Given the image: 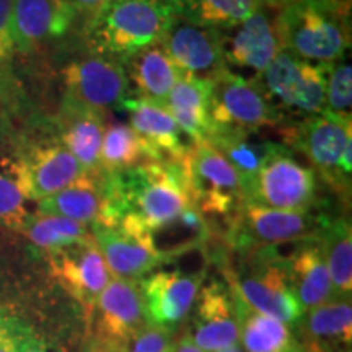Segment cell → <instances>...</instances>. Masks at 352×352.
Returning a JSON list of instances; mask_svg holds the SVG:
<instances>
[{
    "label": "cell",
    "instance_id": "6da1fadb",
    "mask_svg": "<svg viewBox=\"0 0 352 352\" xmlns=\"http://www.w3.org/2000/svg\"><path fill=\"white\" fill-rule=\"evenodd\" d=\"M107 208L96 226H124L152 232L192 206L183 166L144 162L120 173L104 175Z\"/></svg>",
    "mask_w": 352,
    "mask_h": 352
},
{
    "label": "cell",
    "instance_id": "7a4b0ae2",
    "mask_svg": "<svg viewBox=\"0 0 352 352\" xmlns=\"http://www.w3.org/2000/svg\"><path fill=\"white\" fill-rule=\"evenodd\" d=\"M175 19L170 0H108L85 23L87 43L94 54L121 63L164 41Z\"/></svg>",
    "mask_w": 352,
    "mask_h": 352
},
{
    "label": "cell",
    "instance_id": "3957f363",
    "mask_svg": "<svg viewBox=\"0 0 352 352\" xmlns=\"http://www.w3.org/2000/svg\"><path fill=\"white\" fill-rule=\"evenodd\" d=\"M274 12L280 46L289 54L329 67L349 51L351 16L329 0H308Z\"/></svg>",
    "mask_w": 352,
    "mask_h": 352
},
{
    "label": "cell",
    "instance_id": "277c9868",
    "mask_svg": "<svg viewBox=\"0 0 352 352\" xmlns=\"http://www.w3.org/2000/svg\"><path fill=\"white\" fill-rule=\"evenodd\" d=\"M331 217L311 210H277L243 202L228 222L227 240L240 253L320 240Z\"/></svg>",
    "mask_w": 352,
    "mask_h": 352
},
{
    "label": "cell",
    "instance_id": "5b68a950",
    "mask_svg": "<svg viewBox=\"0 0 352 352\" xmlns=\"http://www.w3.org/2000/svg\"><path fill=\"white\" fill-rule=\"evenodd\" d=\"M241 254L246 258L239 267L223 270L233 296L258 314L271 316L290 329L296 328L303 310L290 290L283 263L261 250Z\"/></svg>",
    "mask_w": 352,
    "mask_h": 352
},
{
    "label": "cell",
    "instance_id": "8992f818",
    "mask_svg": "<svg viewBox=\"0 0 352 352\" xmlns=\"http://www.w3.org/2000/svg\"><path fill=\"white\" fill-rule=\"evenodd\" d=\"M192 206L208 217H222L230 222L245 202V186L230 162L208 140L195 142L183 160Z\"/></svg>",
    "mask_w": 352,
    "mask_h": 352
},
{
    "label": "cell",
    "instance_id": "52a82bcc",
    "mask_svg": "<svg viewBox=\"0 0 352 352\" xmlns=\"http://www.w3.org/2000/svg\"><path fill=\"white\" fill-rule=\"evenodd\" d=\"M329 67L280 51L258 83L280 120L289 114L302 121L324 113Z\"/></svg>",
    "mask_w": 352,
    "mask_h": 352
},
{
    "label": "cell",
    "instance_id": "ba28073f",
    "mask_svg": "<svg viewBox=\"0 0 352 352\" xmlns=\"http://www.w3.org/2000/svg\"><path fill=\"white\" fill-rule=\"evenodd\" d=\"M287 142L303 152L310 168L334 189L349 192L352 157V121L331 114H318L285 132Z\"/></svg>",
    "mask_w": 352,
    "mask_h": 352
},
{
    "label": "cell",
    "instance_id": "9c48e42d",
    "mask_svg": "<svg viewBox=\"0 0 352 352\" xmlns=\"http://www.w3.org/2000/svg\"><path fill=\"white\" fill-rule=\"evenodd\" d=\"M245 201L277 210H311L316 201V173L280 144L258 173L245 184Z\"/></svg>",
    "mask_w": 352,
    "mask_h": 352
},
{
    "label": "cell",
    "instance_id": "30bf717a",
    "mask_svg": "<svg viewBox=\"0 0 352 352\" xmlns=\"http://www.w3.org/2000/svg\"><path fill=\"white\" fill-rule=\"evenodd\" d=\"M209 121L210 135L212 132L258 134L283 120L258 82L246 80L226 70L210 87Z\"/></svg>",
    "mask_w": 352,
    "mask_h": 352
},
{
    "label": "cell",
    "instance_id": "8fae6325",
    "mask_svg": "<svg viewBox=\"0 0 352 352\" xmlns=\"http://www.w3.org/2000/svg\"><path fill=\"white\" fill-rule=\"evenodd\" d=\"M129 82L120 60L94 54L64 69L63 111L90 113L104 118L127 98Z\"/></svg>",
    "mask_w": 352,
    "mask_h": 352
},
{
    "label": "cell",
    "instance_id": "7c38bea8",
    "mask_svg": "<svg viewBox=\"0 0 352 352\" xmlns=\"http://www.w3.org/2000/svg\"><path fill=\"white\" fill-rule=\"evenodd\" d=\"M220 39L226 69L252 82H259L283 51L276 15H271V8L264 6L240 25L220 30Z\"/></svg>",
    "mask_w": 352,
    "mask_h": 352
},
{
    "label": "cell",
    "instance_id": "4fadbf2b",
    "mask_svg": "<svg viewBox=\"0 0 352 352\" xmlns=\"http://www.w3.org/2000/svg\"><path fill=\"white\" fill-rule=\"evenodd\" d=\"M162 46L179 76L212 83L226 72L220 30L176 16Z\"/></svg>",
    "mask_w": 352,
    "mask_h": 352
},
{
    "label": "cell",
    "instance_id": "5bb4252c",
    "mask_svg": "<svg viewBox=\"0 0 352 352\" xmlns=\"http://www.w3.org/2000/svg\"><path fill=\"white\" fill-rule=\"evenodd\" d=\"M204 271H155L139 284L147 321L175 329L186 320L199 294Z\"/></svg>",
    "mask_w": 352,
    "mask_h": 352
},
{
    "label": "cell",
    "instance_id": "9a60e30c",
    "mask_svg": "<svg viewBox=\"0 0 352 352\" xmlns=\"http://www.w3.org/2000/svg\"><path fill=\"white\" fill-rule=\"evenodd\" d=\"M52 276L67 290L87 315L94 314L95 302L109 283V271L94 236L46 254Z\"/></svg>",
    "mask_w": 352,
    "mask_h": 352
},
{
    "label": "cell",
    "instance_id": "2e32d148",
    "mask_svg": "<svg viewBox=\"0 0 352 352\" xmlns=\"http://www.w3.org/2000/svg\"><path fill=\"white\" fill-rule=\"evenodd\" d=\"M188 338L204 352H219L239 344L235 303L227 284L210 280L197 294Z\"/></svg>",
    "mask_w": 352,
    "mask_h": 352
},
{
    "label": "cell",
    "instance_id": "e0dca14e",
    "mask_svg": "<svg viewBox=\"0 0 352 352\" xmlns=\"http://www.w3.org/2000/svg\"><path fill=\"white\" fill-rule=\"evenodd\" d=\"M21 189L28 201H41L63 191L85 170L60 142L36 145L15 160Z\"/></svg>",
    "mask_w": 352,
    "mask_h": 352
},
{
    "label": "cell",
    "instance_id": "ac0fdd59",
    "mask_svg": "<svg viewBox=\"0 0 352 352\" xmlns=\"http://www.w3.org/2000/svg\"><path fill=\"white\" fill-rule=\"evenodd\" d=\"M118 109H122L127 114L132 131L142 139L155 160L183 164L195 142L176 124L164 104L152 103L138 96H127Z\"/></svg>",
    "mask_w": 352,
    "mask_h": 352
},
{
    "label": "cell",
    "instance_id": "d6986e66",
    "mask_svg": "<svg viewBox=\"0 0 352 352\" xmlns=\"http://www.w3.org/2000/svg\"><path fill=\"white\" fill-rule=\"evenodd\" d=\"M98 338L96 340L122 346L140 328L148 323L145 316L142 294L135 280L109 279L95 302Z\"/></svg>",
    "mask_w": 352,
    "mask_h": 352
},
{
    "label": "cell",
    "instance_id": "ffe728a7",
    "mask_svg": "<svg viewBox=\"0 0 352 352\" xmlns=\"http://www.w3.org/2000/svg\"><path fill=\"white\" fill-rule=\"evenodd\" d=\"M91 233L113 277L138 280L164 263L153 250L148 232L124 226H94Z\"/></svg>",
    "mask_w": 352,
    "mask_h": 352
},
{
    "label": "cell",
    "instance_id": "44dd1931",
    "mask_svg": "<svg viewBox=\"0 0 352 352\" xmlns=\"http://www.w3.org/2000/svg\"><path fill=\"white\" fill-rule=\"evenodd\" d=\"M74 19L76 15L65 0H13L15 50L32 52L63 38Z\"/></svg>",
    "mask_w": 352,
    "mask_h": 352
},
{
    "label": "cell",
    "instance_id": "7402d4cb",
    "mask_svg": "<svg viewBox=\"0 0 352 352\" xmlns=\"http://www.w3.org/2000/svg\"><path fill=\"white\" fill-rule=\"evenodd\" d=\"M279 261L303 311L336 298L320 240L300 241Z\"/></svg>",
    "mask_w": 352,
    "mask_h": 352
},
{
    "label": "cell",
    "instance_id": "603a6c76",
    "mask_svg": "<svg viewBox=\"0 0 352 352\" xmlns=\"http://www.w3.org/2000/svg\"><path fill=\"white\" fill-rule=\"evenodd\" d=\"M294 329L305 352H351V297H336L303 311Z\"/></svg>",
    "mask_w": 352,
    "mask_h": 352
},
{
    "label": "cell",
    "instance_id": "cb8c5ba5",
    "mask_svg": "<svg viewBox=\"0 0 352 352\" xmlns=\"http://www.w3.org/2000/svg\"><path fill=\"white\" fill-rule=\"evenodd\" d=\"M121 64L138 98L157 104H165L171 88L179 78L178 69L171 63L162 43L134 52L121 60Z\"/></svg>",
    "mask_w": 352,
    "mask_h": 352
},
{
    "label": "cell",
    "instance_id": "d4e9b609",
    "mask_svg": "<svg viewBox=\"0 0 352 352\" xmlns=\"http://www.w3.org/2000/svg\"><path fill=\"white\" fill-rule=\"evenodd\" d=\"M107 208L103 173H85L63 191L36 202V210L76 220L94 227L101 222Z\"/></svg>",
    "mask_w": 352,
    "mask_h": 352
},
{
    "label": "cell",
    "instance_id": "484cf974",
    "mask_svg": "<svg viewBox=\"0 0 352 352\" xmlns=\"http://www.w3.org/2000/svg\"><path fill=\"white\" fill-rule=\"evenodd\" d=\"M212 83L179 76L164 107L192 142L209 138V98Z\"/></svg>",
    "mask_w": 352,
    "mask_h": 352
},
{
    "label": "cell",
    "instance_id": "4316f807",
    "mask_svg": "<svg viewBox=\"0 0 352 352\" xmlns=\"http://www.w3.org/2000/svg\"><path fill=\"white\" fill-rule=\"evenodd\" d=\"M233 303L245 352H305L292 329L284 323L252 310L236 296H233Z\"/></svg>",
    "mask_w": 352,
    "mask_h": 352
},
{
    "label": "cell",
    "instance_id": "83f0119b",
    "mask_svg": "<svg viewBox=\"0 0 352 352\" xmlns=\"http://www.w3.org/2000/svg\"><path fill=\"white\" fill-rule=\"evenodd\" d=\"M103 132L104 122L101 116L90 113L63 111L60 144L72 153L85 173H101L100 151Z\"/></svg>",
    "mask_w": 352,
    "mask_h": 352
},
{
    "label": "cell",
    "instance_id": "f1b7e54d",
    "mask_svg": "<svg viewBox=\"0 0 352 352\" xmlns=\"http://www.w3.org/2000/svg\"><path fill=\"white\" fill-rule=\"evenodd\" d=\"M209 222L196 208H189L164 226L148 232L151 241L162 261L179 258L202 248L209 239Z\"/></svg>",
    "mask_w": 352,
    "mask_h": 352
},
{
    "label": "cell",
    "instance_id": "f546056e",
    "mask_svg": "<svg viewBox=\"0 0 352 352\" xmlns=\"http://www.w3.org/2000/svg\"><path fill=\"white\" fill-rule=\"evenodd\" d=\"M258 134H241V132H212L208 142L212 144L240 175L243 186L261 168L280 144L271 140L256 139Z\"/></svg>",
    "mask_w": 352,
    "mask_h": 352
},
{
    "label": "cell",
    "instance_id": "4dcf8cb0",
    "mask_svg": "<svg viewBox=\"0 0 352 352\" xmlns=\"http://www.w3.org/2000/svg\"><path fill=\"white\" fill-rule=\"evenodd\" d=\"M176 16L192 23L228 30L263 7V0H170Z\"/></svg>",
    "mask_w": 352,
    "mask_h": 352
},
{
    "label": "cell",
    "instance_id": "1f68e13d",
    "mask_svg": "<svg viewBox=\"0 0 352 352\" xmlns=\"http://www.w3.org/2000/svg\"><path fill=\"white\" fill-rule=\"evenodd\" d=\"M144 162H158L142 139L124 122H109L104 126L100 151V170L104 175L120 173L134 168Z\"/></svg>",
    "mask_w": 352,
    "mask_h": 352
},
{
    "label": "cell",
    "instance_id": "d6a6232c",
    "mask_svg": "<svg viewBox=\"0 0 352 352\" xmlns=\"http://www.w3.org/2000/svg\"><path fill=\"white\" fill-rule=\"evenodd\" d=\"M321 250L331 279L334 296L351 297L352 292V232L346 219H331L320 236Z\"/></svg>",
    "mask_w": 352,
    "mask_h": 352
},
{
    "label": "cell",
    "instance_id": "836d02e7",
    "mask_svg": "<svg viewBox=\"0 0 352 352\" xmlns=\"http://www.w3.org/2000/svg\"><path fill=\"white\" fill-rule=\"evenodd\" d=\"M21 233L34 248L41 250L46 254L94 236L91 227L85 223L60 217V215L39 212V210L30 214L28 220L21 228Z\"/></svg>",
    "mask_w": 352,
    "mask_h": 352
},
{
    "label": "cell",
    "instance_id": "e575fe53",
    "mask_svg": "<svg viewBox=\"0 0 352 352\" xmlns=\"http://www.w3.org/2000/svg\"><path fill=\"white\" fill-rule=\"evenodd\" d=\"M26 199L16 175L15 160L0 162V227L21 232L30 217Z\"/></svg>",
    "mask_w": 352,
    "mask_h": 352
},
{
    "label": "cell",
    "instance_id": "d590c367",
    "mask_svg": "<svg viewBox=\"0 0 352 352\" xmlns=\"http://www.w3.org/2000/svg\"><path fill=\"white\" fill-rule=\"evenodd\" d=\"M352 67L342 57L336 64L328 69L327 77V101L324 113L340 118L344 121H352Z\"/></svg>",
    "mask_w": 352,
    "mask_h": 352
},
{
    "label": "cell",
    "instance_id": "8d00e7d4",
    "mask_svg": "<svg viewBox=\"0 0 352 352\" xmlns=\"http://www.w3.org/2000/svg\"><path fill=\"white\" fill-rule=\"evenodd\" d=\"M173 331L147 323L129 341L120 346V352H171Z\"/></svg>",
    "mask_w": 352,
    "mask_h": 352
},
{
    "label": "cell",
    "instance_id": "74e56055",
    "mask_svg": "<svg viewBox=\"0 0 352 352\" xmlns=\"http://www.w3.org/2000/svg\"><path fill=\"white\" fill-rule=\"evenodd\" d=\"M12 10L13 0H0V65L6 64L15 51Z\"/></svg>",
    "mask_w": 352,
    "mask_h": 352
},
{
    "label": "cell",
    "instance_id": "f35d334b",
    "mask_svg": "<svg viewBox=\"0 0 352 352\" xmlns=\"http://www.w3.org/2000/svg\"><path fill=\"white\" fill-rule=\"evenodd\" d=\"M8 321H10V329L19 352H51L44 341L39 340L26 324H21L20 321L13 318H8Z\"/></svg>",
    "mask_w": 352,
    "mask_h": 352
},
{
    "label": "cell",
    "instance_id": "ab89813d",
    "mask_svg": "<svg viewBox=\"0 0 352 352\" xmlns=\"http://www.w3.org/2000/svg\"><path fill=\"white\" fill-rule=\"evenodd\" d=\"M67 6L72 8L74 15L85 19V23L91 16L100 12V8L108 2V0H65Z\"/></svg>",
    "mask_w": 352,
    "mask_h": 352
},
{
    "label": "cell",
    "instance_id": "60d3db41",
    "mask_svg": "<svg viewBox=\"0 0 352 352\" xmlns=\"http://www.w3.org/2000/svg\"><path fill=\"white\" fill-rule=\"evenodd\" d=\"M0 352H19L7 316L0 315Z\"/></svg>",
    "mask_w": 352,
    "mask_h": 352
},
{
    "label": "cell",
    "instance_id": "b9f144b4",
    "mask_svg": "<svg viewBox=\"0 0 352 352\" xmlns=\"http://www.w3.org/2000/svg\"><path fill=\"white\" fill-rule=\"evenodd\" d=\"M171 352H204V351H201L199 347H197L195 342L189 340L188 336H184L178 342H176V344H173V349H171Z\"/></svg>",
    "mask_w": 352,
    "mask_h": 352
},
{
    "label": "cell",
    "instance_id": "7bdbcfd3",
    "mask_svg": "<svg viewBox=\"0 0 352 352\" xmlns=\"http://www.w3.org/2000/svg\"><path fill=\"white\" fill-rule=\"evenodd\" d=\"M308 2V0H263V6L271 8V10H280V8L296 6V3Z\"/></svg>",
    "mask_w": 352,
    "mask_h": 352
},
{
    "label": "cell",
    "instance_id": "ee69618b",
    "mask_svg": "<svg viewBox=\"0 0 352 352\" xmlns=\"http://www.w3.org/2000/svg\"><path fill=\"white\" fill-rule=\"evenodd\" d=\"M90 352H120V347L114 346V344H109V342L96 340Z\"/></svg>",
    "mask_w": 352,
    "mask_h": 352
},
{
    "label": "cell",
    "instance_id": "f6af8a7d",
    "mask_svg": "<svg viewBox=\"0 0 352 352\" xmlns=\"http://www.w3.org/2000/svg\"><path fill=\"white\" fill-rule=\"evenodd\" d=\"M334 8H338L346 16H351V2L352 0H329Z\"/></svg>",
    "mask_w": 352,
    "mask_h": 352
},
{
    "label": "cell",
    "instance_id": "bcb514c9",
    "mask_svg": "<svg viewBox=\"0 0 352 352\" xmlns=\"http://www.w3.org/2000/svg\"><path fill=\"white\" fill-rule=\"evenodd\" d=\"M219 352H245V351H243V349H240L239 344H236V346L227 347V349H222V351H219Z\"/></svg>",
    "mask_w": 352,
    "mask_h": 352
}]
</instances>
